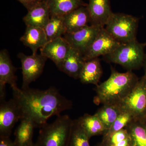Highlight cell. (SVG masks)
I'll use <instances>...</instances> for the list:
<instances>
[{"label": "cell", "instance_id": "21", "mask_svg": "<svg viewBox=\"0 0 146 146\" xmlns=\"http://www.w3.org/2000/svg\"><path fill=\"white\" fill-rule=\"evenodd\" d=\"M125 128L132 146H146V119H135Z\"/></svg>", "mask_w": 146, "mask_h": 146}, {"label": "cell", "instance_id": "10", "mask_svg": "<svg viewBox=\"0 0 146 146\" xmlns=\"http://www.w3.org/2000/svg\"><path fill=\"white\" fill-rule=\"evenodd\" d=\"M21 120L19 110L13 98L1 102L0 138L10 137L16 123Z\"/></svg>", "mask_w": 146, "mask_h": 146}, {"label": "cell", "instance_id": "27", "mask_svg": "<svg viewBox=\"0 0 146 146\" xmlns=\"http://www.w3.org/2000/svg\"><path fill=\"white\" fill-rule=\"evenodd\" d=\"M135 119L136 118L131 112L122 109L121 114L115 120L112 126L103 136H108L111 133L125 128Z\"/></svg>", "mask_w": 146, "mask_h": 146}, {"label": "cell", "instance_id": "20", "mask_svg": "<svg viewBox=\"0 0 146 146\" xmlns=\"http://www.w3.org/2000/svg\"><path fill=\"white\" fill-rule=\"evenodd\" d=\"M14 133V142L16 146H31L33 145V138L35 126L30 120L22 119Z\"/></svg>", "mask_w": 146, "mask_h": 146}, {"label": "cell", "instance_id": "22", "mask_svg": "<svg viewBox=\"0 0 146 146\" xmlns=\"http://www.w3.org/2000/svg\"><path fill=\"white\" fill-rule=\"evenodd\" d=\"M78 120L90 138L95 136L104 135L106 132V129L96 114H85Z\"/></svg>", "mask_w": 146, "mask_h": 146}, {"label": "cell", "instance_id": "28", "mask_svg": "<svg viewBox=\"0 0 146 146\" xmlns=\"http://www.w3.org/2000/svg\"><path fill=\"white\" fill-rule=\"evenodd\" d=\"M23 5L27 11L36 5L41 0H18Z\"/></svg>", "mask_w": 146, "mask_h": 146}, {"label": "cell", "instance_id": "1", "mask_svg": "<svg viewBox=\"0 0 146 146\" xmlns=\"http://www.w3.org/2000/svg\"><path fill=\"white\" fill-rule=\"evenodd\" d=\"M13 98L19 110L21 120L31 121L35 127L41 128L54 116H59L61 112L71 109L73 104L61 95L55 87L46 90L11 88Z\"/></svg>", "mask_w": 146, "mask_h": 146}, {"label": "cell", "instance_id": "11", "mask_svg": "<svg viewBox=\"0 0 146 146\" xmlns=\"http://www.w3.org/2000/svg\"><path fill=\"white\" fill-rule=\"evenodd\" d=\"M17 70L12 64L7 50L0 52V100H5L6 85L7 84L11 88L17 86V76L15 73Z\"/></svg>", "mask_w": 146, "mask_h": 146}, {"label": "cell", "instance_id": "5", "mask_svg": "<svg viewBox=\"0 0 146 146\" xmlns=\"http://www.w3.org/2000/svg\"><path fill=\"white\" fill-rule=\"evenodd\" d=\"M138 19L128 14L112 13L106 25V29L115 39L120 43L136 39Z\"/></svg>", "mask_w": 146, "mask_h": 146}, {"label": "cell", "instance_id": "32", "mask_svg": "<svg viewBox=\"0 0 146 146\" xmlns=\"http://www.w3.org/2000/svg\"><path fill=\"white\" fill-rule=\"evenodd\" d=\"M31 146H36V145H35V143H34L33 145H32Z\"/></svg>", "mask_w": 146, "mask_h": 146}, {"label": "cell", "instance_id": "16", "mask_svg": "<svg viewBox=\"0 0 146 146\" xmlns=\"http://www.w3.org/2000/svg\"><path fill=\"white\" fill-rule=\"evenodd\" d=\"M87 6H82L63 16L66 33H72L83 28L90 23Z\"/></svg>", "mask_w": 146, "mask_h": 146}, {"label": "cell", "instance_id": "6", "mask_svg": "<svg viewBox=\"0 0 146 146\" xmlns=\"http://www.w3.org/2000/svg\"><path fill=\"white\" fill-rule=\"evenodd\" d=\"M122 109L131 112L136 119H146V75H144L125 98L120 103Z\"/></svg>", "mask_w": 146, "mask_h": 146}, {"label": "cell", "instance_id": "12", "mask_svg": "<svg viewBox=\"0 0 146 146\" xmlns=\"http://www.w3.org/2000/svg\"><path fill=\"white\" fill-rule=\"evenodd\" d=\"M71 47L64 37H60L47 42L40 49L41 54L51 59L57 66L65 58Z\"/></svg>", "mask_w": 146, "mask_h": 146}, {"label": "cell", "instance_id": "3", "mask_svg": "<svg viewBox=\"0 0 146 146\" xmlns=\"http://www.w3.org/2000/svg\"><path fill=\"white\" fill-rule=\"evenodd\" d=\"M72 121L68 115H60L47 123L40 128L36 146H68Z\"/></svg>", "mask_w": 146, "mask_h": 146}, {"label": "cell", "instance_id": "13", "mask_svg": "<svg viewBox=\"0 0 146 146\" xmlns=\"http://www.w3.org/2000/svg\"><path fill=\"white\" fill-rule=\"evenodd\" d=\"M87 7L91 25L104 27L113 13L110 0H89Z\"/></svg>", "mask_w": 146, "mask_h": 146}, {"label": "cell", "instance_id": "7", "mask_svg": "<svg viewBox=\"0 0 146 146\" xmlns=\"http://www.w3.org/2000/svg\"><path fill=\"white\" fill-rule=\"evenodd\" d=\"M18 57L22 63L23 83L21 88L27 89L41 75L48 58L41 54L28 56L21 52L18 54Z\"/></svg>", "mask_w": 146, "mask_h": 146}, {"label": "cell", "instance_id": "25", "mask_svg": "<svg viewBox=\"0 0 146 146\" xmlns=\"http://www.w3.org/2000/svg\"><path fill=\"white\" fill-rule=\"evenodd\" d=\"M48 42L61 37L66 33L63 16H52L44 29Z\"/></svg>", "mask_w": 146, "mask_h": 146}, {"label": "cell", "instance_id": "14", "mask_svg": "<svg viewBox=\"0 0 146 146\" xmlns=\"http://www.w3.org/2000/svg\"><path fill=\"white\" fill-rule=\"evenodd\" d=\"M50 18L48 0H41L28 11L23 21L27 26L39 27L44 29Z\"/></svg>", "mask_w": 146, "mask_h": 146}, {"label": "cell", "instance_id": "23", "mask_svg": "<svg viewBox=\"0 0 146 146\" xmlns=\"http://www.w3.org/2000/svg\"><path fill=\"white\" fill-rule=\"evenodd\" d=\"M122 111V109L119 104H106L103 105L96 112L106 129V132L112 126Z\"/></svg>", "mask_w": 146, "mask_h": 146}, {"label": "cell", "instance_id": "17", "mask_svg": "<svg viewBox=\"0 0 146 146\" xmlns=\"http://www.w3.org/2000/svg\"><path fill=\"white\" fill-rule=\"evenodd\" d=\"M20 39L25 46L31 50L33 54H36L37 50L48 42L44 29L39 27L27 26Z\"/></svg>", "mask_w": 146, "mask_h": 146}, {"label": "cell", "instance_id": "26", "mask_svg": "<svg viewBox=\"0 0 146 146\" xmlns=\"http://www.w3.org/2000/svg\"><path fill=\"white\" fill-rule=\"evenodd\" d=\"M102 141L108 146H132L131 138L126 128L103 136Z\"/></svg>", "mask_w": 146, "mask_h": 146}, {"label": "cell", "instance_id": "24", "mask_svg": "<svg viewBox=\"0 0 146 146\" xmlns=\"http://www.w3.org/2000/svg\"><path fill=\"white\" fill-rule=\"evenodd\" d=\"M89 139L78 119L73 120L68 146H90Z\"/></svg>", "mask_w": 146, "mask_h": 146}, {"label": "cell", "instance_id": "9", "mask_svg": "<svg viewBox=\"0 0 146 146\" xmlns=\"http://www.w3.org/2000/svg\"><path fill=\"white\" fill-rule=\"evenodd\" d=\"M102 28L103 27L94 25H87L78 31L65 33L64 37L72 48L84 56Z\"/></svg>", "mask_w": 146, "mask_h": 146}, {"label": "cell", "instance_id": "30", "mask_svg": "<svg viewBox=\"0 0 146 146\" xmlns=\"http://www.w3.org/2000/svg\"><path fill=\"white\" fill-rule=\"evenodd\" d=\"M96 146H108L103 141H102L101 143H100L98 145H97Z\"/></svg>", "mask_w": 146, "mask_h": 146}, {"label": "cell", "instance_id": "15", "mask_svg": "<svg viewBox=\"0 0 146 146\" xmlns=\"http://www.w3.org/2000/svg\"><path fill=\"white\" fill-rule=\"evenodd\" d=\"M85 62L83 55L77 50L71 47L65 59L56 67L69 76L76 79L79 78Z\"/></svg>", "mask_w": 146, "mask_h": 146}, {"label": "cell", "instance_id": "4", "mask_svg": "<svg viewBox=\"0 0 146 146\" xmlns=\"http://www.w3.org/2000/svg\"><path fill=\"white\" fill-rule=\"evenodd\" d=\"M145 45L139 43L136 39L121 43L114 51L104 56V57L110 63L119 64L128 71H132L143 65Z\"/></svg>", "mask_w": 146, "mask_h": 146}, {"label": "cell", "instance_id": "18", "mask_svg": "<svg viewBox=\"0 0 146 146\" xmlns=\"http://www.w3.org/2000/svg\"><path fill=\"white\" fill-rule=\"evenodd\" d=\"M102 69L99 58L87 60L84 63L80 75L82 83L98 85L102 75Z\"/></svg>", "mask_w": 146, "mask_h": 146}, {"label": "cell", "instance_id": "29", "mask_svg": "<svg viewBox=\"0 0 146 146\" xmlns=\"http://www.w3.org/2000/svg\"><path fill=\"white\" fill-rule=\"evenodd\" d=\"M0 146H16L14 141L9 137L0 138Z\"/></svg>", "mask_w": 146, "mask_h": 146}, {"label": "cell", "instance_id": "19", "mask_svg": "<svg viewBox=\"0 0 146 146\" xmlns=\"http://www.w3.org/2000/svg\"><path fill=\"white\" fill-rule=\"evenodd\" d=\"M50 16H64L88 4L82 0H48Z\"/></svg>", "mask_w": 146, "mask_h": 146}, {"label": "cell", "instance_id": "31", "mask_svg": "<svg viewBox=\"0 0 146 146\" xmlns=\"http://www.w3.org/2000/svg\"><path fill=\"white\" fill-rule=\"evenodd\" d=\"M144 65H145V74L146 75V55L145 56V60H144Z\"/></svg>", "mask_w": 146, "mask_h": 146}, {"label": "cell", "instance_id": "8", "mask_svg": "<svg viewBox=\"0 0 146 146\" xmlns=\"http://www.w3.org/2000/svg\"><path fill=\"white\" fill-rule=\"evenodd\" d=\"M121 44L114 39L104 27L102 28L84 55V58L86 61L100 56H104L114 51Z\"/></svg>", "mask_w": 146, "mask_h": 146}, {"label": "cell", "instance_id": "2", "mask_svg": "<svg viewBox=\"0 0 146 146\" xmlns=\"http://www.w3.org/2000/svg\"><path fill=\"white\" fill-rule=\"evenodd\" d=\"M139 79L132 71L120 73L111 68V74L107 80L97 85L95 104H119L134 88Z\"/></svg>", "mask_w": 146, "mask_h": 146}]
</instances>
